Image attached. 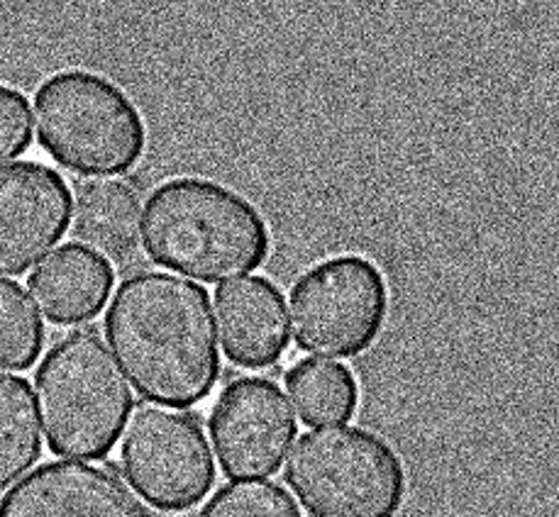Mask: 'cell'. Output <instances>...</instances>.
<instances>
[{
    "instance_id": "obj_5",
    "label": "cell",
    "mask_w": 559,
    "mask_h": 517,
    "mask_svg": "<svg viewBox=\"0 0 559 517\" xmlns=\"http://www.w3.org/2000/svg\"><path fill=\"white\" fill-rule=\"evenodd\" d=\"M284 476L310 517H393L406 498L399 454L361 428L306 432Z\"/></svg>"
},
{
    "instance_id": "obj_18",
    "label": "cell",
    "mask_w": 559,
    "mask_h": 517,
    "mask_svg": "<svg viewBox=\"0 0 559 517\" xmlns=\"http://www.w3.org/2000/svg\"><path fill=\"white\" fill-rule=\"evenodd\" d=\"M29 103L23 93L0 86V167L17 159L33 144V120Z\"/></svg>"
},
{
    "instance_id": "obj_4",
    "label": "cell",
    "mask_w": 559,
    "mask_h": 517,
    "mask_svg": "<svg viewBox=\"0 0 559 517\" xmlns=\"http://www.w3.org/2000/svg\"><path fill=\"white\" fill-rule=\"evenodd\" d=\"M43 149L79 176H118L142 159L147 128L122 88L84 69L59 71L35 96Z\"/></svg>"
},
{
    "instance_id": "obj_17",
    "label": "cell",
    "mask_w": 559,
    "mask_h": 517,
    "mask_svg": "<svg viewBox=\"0 0 559 517\" xmlns=\"http://www.w3.org/2000/svg\"><path fill=\"white\" fill-rule=\"evenodd\" d=\"M195 517H301L284 485L272 481H233L215 491Z\"/></svg>"
},
{
    "instance_id": "obj_12",
    "label": "cell",
    "mask_w": 559,
    "mask_h": 517,
    "mask_svg": "<svg viewBox=\"0 0 559 517\" xmlns=\"http://www.w3.org/2000/svg\"><path fill=\"white\" fill-rule=\"evenodd\" d=\"M112 286V266L81 244L59 247L27 281L35 303L55 325L88 323L106 308Z\"/></svg>"
},
{
    "instance_id": "obj_11",
    "label": "cell",
    "mask_w": 559,
    "mask_h": 517,
    "mask_svg": "<svg viewBox=\"0 0 559 517\" xmlns=\"http://www.w3.org/2000/svg\"><path fill=\"white\" fill-rule=\"evenodd\" d=\"M215 315L225 357L235 366L269 369L286 354V303L269 278H237L217 288Z\"/></svg>"
},
{
    "instance_id": "obj_7",
    "label": "cell",
    "mask_w": 559,
    "mask_h": 517,
    "mask_svg": "<svg viewBox=\"0 0 559 517\" xmlns=\"http://www.w3.org/2000/svg\"><path fill=\"white\" fill-rule=\"evenodd\" d=\"M120 469L138 495L167 513L191 510L215 481L211 442L201 422L162 406L138 408L128 420Z\"/></svg>"
},
{
    "instance_id": "obj_3",
    "label": "cell",
    "mask_w": 559,
    "mask_h": 517,
    "mask_svg": "<svg viewBox=\"0 0 559 517\" xmlns=\"http://www.w3.org/2000/svg\"><path fill=\"white\" fill-rule=\"evenodd\" d=\"M45 437L57 457L106 459L134 406L128 378L96 329H76L51 347L35 376Z\"/></svg>"
},
{
    "instance_id": "obj_2",
    "label": "cell",
    "mask_w": 559,
    "mask_h": 517,
    "mask_svg": "<svg viewBox=\"0 0 559 517\" xmlns=\"http://www.w3.org/2000/svg\"><path fill=\"white\" fill-rule=\"evenodd\" d=\"M142 244L152 262L201 284L235 281L266 262L272 235L240 193L209 179H171L150 195Z\"/></svg>"
},
{
    "instance_id": "obj_15",
    "label": "cell",
    "mask_w": 559,
    "mask_h": 517,
    "mask_svg": "<svg viewBox=\"0 0 559 517\" xmlns=\"http://www.w3.org/2000/svg\"><path fill=\"white\" fill-rule=\"evenodd\" d=\"M43 442L33 388L20 376H0V491L35 467Z\"/></svg>"
},
{
    "instance_id": "obj_16",
    "label": "cell",
    "mask_w": 559,
    "mask_h": 517,
    "mask_svg": "<svg viewBox=\"0 0 559 517\" xmlns=\"http://www.w3.org/2000/svg\"><path fill=\"white\" fill-rule=\"evenodd\" d=\"M45 347V325L15 281L0 278V371H25Z\"/></svg>"
},
{
    "instance_id": "obj_6",
    "label": "cell",
    "mask_w": 559,
    "mask_h": 517,
    "mask_svg": "<svg viewBox=\"0 0 559 517\" xmlns=\"http://www.w3.org/2000/svg\"><path fill=\"white\" fill-rule=\"evenodd\" d=\"M389 315V286L367 256L340 254L310 266L292 288L296 345L330 359L359 357Z\"/></svg>"
},
{
    "instance_id": "obj_10",
    "label": "cell",
    "mask_w": 559,
    "mask_h": 517,
    "mask_svg": "<svg viewBox=\"0 0 559 517\" xmlns=\"http://www.w3.org/2000/svg\"><path fill=\"white\" fill-rule=\"evenodd\" d=\"M0 517H157L112 467L51 461L20 479L0 501Z\"/></svg>"
},
{
    "instance_id": "obj_9",
    "label": "cell",
    "mask_w": 559,
    "mask_h": 517,
    "mask_svg": "<svg viewBox=\"0 0 559 517\" xmlns=\"http://www.w3.org/2000/svg\"><path fill=\"white\" fill-rule=\"evenodd\" d=\"M71 189L59 171L39 161L0 169V274L20 276L67 235Z\"/></svg>"
},
{
    "instance_id": "obj_13",
    "label": "cell",
    "mask_w": 559,
    "mask_h": 517,
    "mask_svg": "<svg viewBox=\"0 0 559 517\" xmlns=\"http://www.w3.org/2000/svg\"><path fill=\"white\" fill-rule=\"evenodd\" d=\"M142 230L140 193L130 181L91 179L76 189L74 235L93 250L126 262Z\"/></svg>"
},
{
    "instance_id": "obj_14",
    "label": "cell",
    "mask_w": 559,
    "mask_h": 517,
    "mask_svg": "<svg viewBox=\"0 0 559 517\" xmlns=\"http://www.w3.org/2000/svg\"><path fill=\"white\" fill-rule=\"evenodd\" d=\"M286 388L308 428H337L355 416L359 402L352 371L325 359L296 361L286 374Z\"/></svg>"
},
{
    "instance_id": "obj_1",
    "label": "cell",
    "mask_w": 559,
    "mask_h": 517,
    "mask_svg": "<svg viewBox=\"0 0 559 517\" xmlns=\"http://www.w3.org/2000/svg\"><path fill=\"white\" fill-rule=\"evenodd\" d=\"M106 335L140 396L164 408H193L221 378L211 296L167 272L132 274L106 313Z\"/></svg>"
},
{
    "instance_id": "obj_8",
    "label": "cell",
    "mask_w": 559,
    "mask_h": 517,
    "mask_svg": "<svg viewBox=\"0 0 559 517\" xmlns=\"http://www.w3.org/2000/svg\"><path fill=\"white\" fill-rule=\"evenodd\" d=\"M221 469L233 481L274 476L298 434L294 410L272 378L242 376L227 386L211 412Z\"/></svg>"
}]
</instances>
